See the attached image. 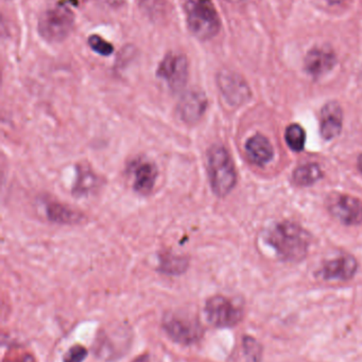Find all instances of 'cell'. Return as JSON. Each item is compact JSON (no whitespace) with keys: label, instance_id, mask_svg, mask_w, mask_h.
I'll return each mask as SVG.
<instances>
[{"label":"cell","instance_id":"6da1fadb","mask_svg":"<svg viewBox=\"0 0 362 362\" xmlns=\"http://www.w3.org/2000/svg\"><path fill=\"white\" fill-rule=\"evenodd\" d=\"M267 242L276 249L281 259L288 262H299L307 255L310 236L298 223L285 221L278 223L270 230Z\"/></svg>","mask_w":362,"mask_h":362},{"label":"cell","instance_id":"7a4b0ae2","mask_svg":"<svg viewBox=\"0 0 362 362\" xmlns=\"http://www.w3.org/2000/svg\"><path fill=\"white\" fill-rule=\"evenodd\" d=\"M208 171L210 185L216 195L225 197L236 185L237 174L231 155L225 146H213L208 153Z\"/></svg>","mask_w":362,"mask_h":362},{"label":"cell","instance_id":"3957f363","mask_svg":"<svg viewBox=\"0 0 362 362\" xmlns=\"http://www.w3.org/2000/svg\"><path fill=\"white\" fill-rule=\"evenodd\" d=\"M185 10L189 30L200 40H210L220 31V17L212 0H187Z\"/></svg>","mask_w":362,"mask_h":362},{"label":"cell","instance_id":"277c9868","mask_svg":"<svg viewBox=\"0 0 362 362\" xmlns=\"http://www.w3.org/2000/svg\"><path fill=\"white\" fill-rule=\"evenodd\" d=\"M74 13L63 6H55L43 13L38 21V32L47 42L65 40L74 28Z\"/></svg>","mask_w":362,"mask_h":362},{"label":"cell","instance_id":"5b68a950","mask_svg":"<svg viewBox=\"0 0 362 362\" xmlns=\"http://www.w3.org/2000/svg\"><path fill=\"white\" fill-rule=\"evenodd\" d=\"M163 327L172 340L185 346L195 344L203 336L199 319L189 313H168L164 318Z\"/></svg>","mask_w":362,"mask_h":362},{"label":"cell","instance_id":"8992f818","mask_svg":"<svg viewBox=\"0 0 362 362\" xmlns=\"http://www.w3.org/2000/svg\"><path fill=\"white\" fill-rule=\"evenodd\" d=\"M206 318L217 327H232L242 321L244 313L234 302L222 296H215L205 305Z\"/></svg>","mask_w":362,"mask_h":362},{"label":"cell","instance_id":"52a82bcc","mask_svg":"<svg viewBox=\"0 0 362 362\" xmlns=\"http://www.w3.org/2000/svg\"><path fill=\"white\" fill-rule=\"evenodd\" d=\"M157 76L172 90H179L186 84L188 78V61L181 53H169L164 57L157 69Z\"/></svg>","mask_w":362,"mask_h":362},{"label":"cell","instance_id":"ba28073f","mask_svg":"<svg viewBox=\"0 0 362 362\" xmlns=\"http://www.w3.org/2000/svg\"><path fill=\"white\" fill-rule=\"evenodd\" d=\"M327 209L344 225L362 223V202L352 196L334 193L327 198Z\"/></svg>","mask_w":362,"mask_h":362},{"label":"cell","instance_id":"9c48e42d","mask_svg":"<svg viewBox=\"0 0 362 362\" xmlns=\"http://www.w3.org/2000/svg\"><path fill=\"white\" fill-rule=\"evenodd\" d=\"M217 82L223 97L232 106L242 105L250 99V88L239 74L223 70L218 74Z\"/></svg>","mask_w":362,"mask_h":362},{"label":"cell","instance_id":"30bf717a","mask_svg":"<svg viewBox=\"0 0 362 362\" xmlns=\"http://www.w3.org/2000/svg\"><path fill=\"white\" fill-rule=\"evenodd\" d=\"M129 340L127 329L101 331L95 344L96 354L106 361L118 358L127 351Z\"/></svg>","mask_w":362,"mask_h":362},{"label":"cell","instance_id":"8fae6325","mask_svg":"<svg viewBox=\"0 0 362 362\" xmlns=\"http://www.w3.org/2000/svg\"><path fill=\"white\" fill-rule=\"evenodd\" d=\"M208 107V99L203 91L191 89L181 98L178 110L181 119L186 123H196L203 117Z\"/></svg>","mask_w":362,"mask_h":362},{"label":"cell","instance_id":"7c38bea8","mask_svg":"<svg viewBox=\"0 0 362 362\" xmlns=\"http://www.w3.org/2000/svg\"><path fill=\"white\" fill-rule=\"evenodd\" d=\"M129 172L133 176L134 191L142 195H148L152 192L159 173L154 163L137 159L130 165Z\"/></svg>","mask_w":362,"mask_h":362},{"label":"cell","instance_id":"4fadbf2b","mask_svg":"<svg viewBox=\"0 0 362 362\" xmlns=\"http://www.w3.org/2000/svg\"><path fill=\"white\" fill-rule=\"evenodd\" d=\"M358 264L350 255L338 257L327 262L321 270V276L327 281H348L356 274Z\"/></svg>","mask_w":362,"mask_h":362},{"label":"cell","instance_id":"5bb4252c","mask_svg":"<svg viewBox=\"0 0 362 362\" xmlns=\"http://www.w3.org/2000/svg\"><path fill=\"white\" fill-rule=\"evenodd\" d=\"M344 112L341 106L336 102L325 104L321 110V135L325 140L337 137L342 129Z\"/></svg>","mask_w":362,"mask_h":362},{"label":"cell","instance_id":"9a60e30c","mask_svg":"<svg viewBox=\"0 0 362 362\" xmlns=\"http://www.w3.org/2000/svg\"><path fill=\"white\" fill-rule=\"evenodd\" d=\"M335 65V54L327 49L315 48L306 55V71L315 78H318V76L331 71Z\"/></svg>","mask_w":362,"mask_h":362},{"label":"cell","instance_id":"2e32d148","mask_svg":"<svg viewBox=\"0 0 362 362\" xmlns=\"http://www.w3.org/2000/svg\"><path fill=\"white\" fill-rule=\"evenodd\" d=\"M246 152L249 159L259 167H264L269 163L274 156L273 146L269 140L261 134H257L248 140L246 144Z\"/></svg>","mask_w":362,"mask_h":362},{"label":"cell","instance_id":"e0dca14e","mask_svg":"<svg viewBox=\"0 0 362 362\" xmlns=\"http://www.w3.org/2000/svg\"><path fill=\"white\" fill-rule=\"evenodd\" d=\"M47 217L53 223L72 225L82 221V214L65 204L50 202L46 206Z\"/></svg>","mask_w":362,"mask_h":362},{"label":"cell","instance_id":"ac0fdd59","mask_svg":"<svg viewBox=\"0 0 362 362\" xmlns=\"http://www.w3.org/2000/svg\"><path fill=\"white\" fill-rule=\"evenodd\" d=\"M187 267H188V259L185 257L166 252L159 257V270L163 274L179 276V274H184Z\"/></svg>","mask_w":362,"mask_h":362},{"label":"cell","instance_id":"d6986e66","mask_svg":"<svg viewBox=\"0 0 362 362\" xmlns=\"http://www.w3.org/2000/svg\"><path fill=\"white\" fill-rule=\"evenodd\" d=\"M322 177V170L317 163H306V165H300L293 172V181L302 187L314 185Z\"/></svg>","mask_w":362,"mask_h":362},{"label":"cell","instance_id":"ffe728a7","mask_svg":"<svg viewBox=\"0 0 362 362\" xmlns=\"http://www.w3.org/2000/svg\"><path fill=\"white\" fill-rule=\"evenodd\" d=\"M285 140L291 150L301 152L304 150L306 142V133L303 127L299 124H291L285 132Z\"/></svg>","mask_w":362,"mask_h":362},{"label":"cell","instance_id":"44dd1931","mask_svg":"<svg viewBox=\"0 0 362 362\" xmlns=\"http://www.w3.org/2000/svg\"><path fill=\"white\" fill-rule=\"evenodd\" d=\"M98 183V178L93 172L87 171L86 169L79 170L78 180L74 185V193L86 194L87 192L95 189Z\"/></svg>","mask_w":362,"mask_h":362},{"label":"cell","instance_id":"7402d4cb","mask_svg":"<svg viewBox=\"0 0 362 362\" xmlns=\"http://www.w3.org/2000/svg\"><path fill=\"white\" fill-rule=\"evenodd\" d=\"M242 344H244V355L249 361L261 362V356H263V348L257 340L246 336L242 340Z\"/></svg>","mask_w":362,"mask_h":362},{"label":"cell","instance_id":"603a6c76","mask_svg":"<svg viewBox=\"0 0 362 362\" xmlns=\"http://www.w3.org/2000/svg\"><path fill=\"white\" fill-rule=\"evenodd\" d=\"M89 44L95 52H97L98 54L103 55V57L112 54L113 50H114L110 42H106V40H104L103 38L98 35H91L89 37Z\"/></svg>","mask_w":362,"mask_h":362},{"label":"cell","instance_id":"cb8c5ba5","mask_svg":"<svg viewBox=\"0 0 362 362\" xmlns=\"http://www.w3.org/2000/svg\"><path fill=\"white\" fill-rule=\"evenodd\" d=\"M86 355L87 351L82 346H74L66 353L64 362H82Z\"/></svg>","mask_w":362,"mask_h":362},{"label":"cell","instance_id":"d4e9b609","mask_svg":"<svg viewBox=\"0 0 362 362\" xmlns=\"http://www.w3.org/2000/svg\"><path fill=\"white\" fill-rule=\"evenodd\" d=\"M106 4H108L111 6H118L123 4V0H103Z\"/></svg>","mask_w":362,"mask_h":362},{"label":"cell","instance_id":"484cf974","mask_svg":"<svg viewBox=\"0 0 362 362\" xmlns=\"http://www.w3.org/2000/svg\"><path fill=\"white\" fill-rule=\"evenodd\" d=\"M133 362H150V361H149L148 355H142V356H140V358L136 359V361H134Z\"/></svg>","mask_w":362,"mask_h":362},{"label":"cell","instance_id":"4316f807","mask_svg":"<svg viewBox=\"0 0 362 362\" xmlns=\"http://www.w3.org/2000/svg\"><path fill=\"white\" fill-rule=\"evenodd\" d=\"M21 362H35L34 361L33 357L30 356V355H28V356H26L25 358L23 359V361Z\"/></svg>","mask_w":362,"mask_h":362},{"label":"cell","instance_id":"83f0119b","mask_svg":"<svg viewBox=\"0 0 362 362\" xmlns=\"http://www.w3.org/2000/svg\"><path fill=\"white\" fill-rule=\"evenodd\" d=\"M229 2H232V4H244V2L249 1V0H227Z\"/></svg>","mask_w":362,"mask_h":362},{"label":"cell","instance_id":"f1b7e54d","mask_svg":"<svg viewBox=\"0 0 362 362\" xmlns=\"http://www.w3.org/2000/svg\"><path fill=\"white\" fill-rule=\"evenodd\" d=\"M358 168H359V170H361V172L362 174V154L361 155V157H359Z\"/></svg>","mask_w":362,"mask_h":362}]
</instances>
